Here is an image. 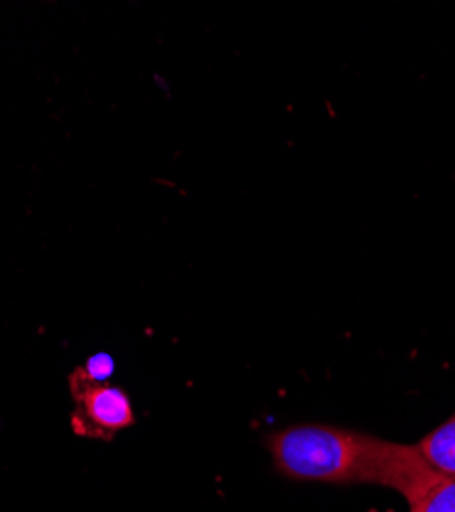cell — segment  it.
I'll use <instances>...</instances> for the list:
<instances>
[{
	"label": "cell",
	"instance_id": "obj_1",
	"mask_svg": "<svg viewBox=\"0 0 455 512\" xmlns=\"http://www.w3.org/2000/svg\"><path fill=\"white\" fill-rule=\"evenodd\" d=\"M275 467L287 478L326 484H376L408 502L433 486L443 472L419 451L374 435L335 426L302 424L271 435Z\"/></svg>",
	"mask_w": 455,
	"mask_h": 512
},
{
	"label": "cell",
	"instance_id": "obj_2",
	"mask_svg": "<svg viewBox=\"0 0 455 512\" xmlns=\"http://www.w3.org/2000/svg\"><path fill=\"white\" fill-rule=\"evenodd\" d=\"M70 390L76 404L72 426L80 437L111 439L136 422L130 396L121 388L93 379L85 367L70 375Z\"/></svg>",
	"mask_w": 455,
	"mask_h": 512
},
{
	"label": "cell",
	"instance_id": "obj_3",
	"mask_svg": "<svg viewBox=\"0 0 455 512\" xmlns=\"http://www.w3.org/2000/svg\"><path fill=\"white\" fill-rule=\"evenodd\" d=\"M417 447L439 472L455 474V416L427 435Z\"/></svg>",
	"mask_w": 455,
	"mask_h": 512
},
{
	"label": "cell",
	"instance_id": "obj_4",
	"mask_svg": "<svg viewBox=\"0 0 455 512\" xmlns=\"http://www.w3.org/2000/svg\"><path fill=\"white\" fill-rule=\"evenodd\" d=\"M410 504V512H455V474H441L419 498Z\"/></svg>",
	"mask_w": 455,
	"mask_h": 512
}]
</instances>
